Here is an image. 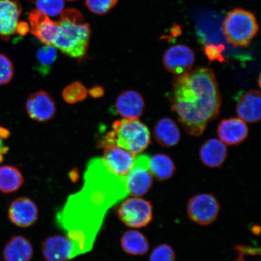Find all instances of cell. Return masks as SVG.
<instances>
[{"mask_svg":"<svg viewBox=\"0 0 261 261\" xmlns=\"http://www.w3.org/2000/svg\"><path fill=\"white\" fill-rule=\"evenodd\" d=\"M125 177L112 174L101 158L91 159L81 190L70 196L56 216L73 246V259L92 249L108 211L128 196Z\"/></svg>","mask_w":261,"mask_h":261,"instance_id":"obj_1","label":"cell"},{"mask_svg":"<svg viewBox=\"0 0 261 261\" xmlns=\"http://www.w3.org/2000/svg\"><path fill=\"white\" fill-rule=\"evenodd\" d=\"M170 100L172 110L186 132L201 136L208 123L218 116L221 106L214 71L198 68L178 75L173 83Z\"/></svg>","mask_w":261,"mask_h":261,"instance_id":"obj_2","label":"cell"},{"mask_svg":"<svg viewBox=\"0 0 261 261\" xmlns=\"http://www.w3.org/2000/svg\"><path fill=\"white\" fill-rule=\"evenodd\" d=\"M58 32L53 46L68 57L81 59L86 55L91 35L90 25L74 9L64 10L57 21Z\"/></svg>","mask_w":261,"mask_h":261,"instance_id":"obj_3","label":"cell"},{"mask_svg":"<svg viewBox=\"0 0 261 261\" xmlns=\"http://www.w3.org/2000/svg\"><path fill=\"white\" fill-rule=\"evenodd\" d=\"M151 143L149 130L138 119H123L113 124L112 130L108 132L99 146L101 148L117 145L132 154H140Z\"/></svg>","mask_w":261,"mask_h":261,"instance_id":"obj_4","label":"cell"},{"mask_svg":"<svg viewBox=\"0 0 261 261\" xmlns=\"http://www.w3.org/2000/svg\"><path fill=\"white\" fill-rule=\"evenodd\" d=\"M222 29L228 43L236 47H246L256 37L259 25L253 13L238 8L228 12Z\"/></svg>","mask_w":261,"mask_h":261,"instance_id":"obj_5","label":"cell"},{"mask_svg":"<svg viewBox=\"0 0 261 261\" xmlns=\"http://www.w3.org/2000/svg\"><path fill=\"white\" fill-rule=\"evenodd\" d=\"M119 220L125 226L142 228L148 226L153 218L151 202L139 197L125 199L117 210Z\"/></svg>","mask_w":261,"mask_h":261,"instance_id":"obj_6","label":"cell"},{"mask_svg":"<svg viewBox=\"0 0 261 261\" xmlns=\"http://www.w3.org/2000/svg\"><path fill=\"white\" fill-rule=\"evenodd\" d=\"M149 159L145 154L136 156L132 168L125 177L128 195L139 197L151 189L153 179L149 171Z\"/></svg>","mask_w":261,"mask_h":261,"instance_id":"obj_7","label":"cell"},{"mask_svg":"<svg viewBox=\"0 0 261 261\" xmlns=\"http://www.w3.org/2000/svg\"><path fill=\"white\" fill-rule=\"evenodd\" d=\"M220 205L217 199L210 194L195 195L189 200L187 212L189 218L201 226H208L216 221Z\"/></svg>","mask_w":261,"mask_h":261,"instance_id":"obj_8","label":"cell"},{"mask_svg":"<svg viewBox=\"0 0 261 261\" xmlns=\"http://www.w3.org/2000/svg\"><path fill=\"white\" fill-rule=\"evenodd\" d=\"M163 63L169 72L180 75L191 70L195 63V54L187 45H175L166 51Z\"/></svg>","mask_w":261,"mask_h":261,"instance_id":"obj_9","label":"cell"},{"mask_svg":"<svg viewBox=\"0 0 261 261\" xmlns=\"http://www.w3.org/2000/svg\"><path fill=\"white\" fill-rule=\"evenodd\" d=\"M25 109L31 119L40 122L51 120L57 112L53 98L43 90L36 91L29 96L26 101Z\"/></svg>","mask_w":261,"mask_h":261,"instance_id":"obj_10","label":"cell"},{"mask_svg":"<svg viewBox=\"0 0 261 261\" xmlns=\"http://www.w3.org/2000/svg\"><path fill=\"white\" fill-rule=\"evenodd\" d=\"M136 155L117 145L104 148L102 161L112 174L119 177H125L132 168Z\"/></svg>","mask_w":261,"mask_h":261,"instance_id":"obj_11","label":"cell"},{"mask_svg":"<svg viewBox=\"0 0 261 261\" xmlns=\"http://www.w3.org/2000/svg\"><path fill=\"white\" fill-rule=\"evenodd\" d=\"M38 208L30 198L20 197L15 199L9 205L8 217L15 226L28 228L34 225L38 219Z\"/></svg>","mask_w":261,"mask_h":261,"instance_id":"obj_12","label":"cell"},{"mask_svg":"<svg viewBox=\"0 0 261 261\" xmlns=\"http://www.w3.org/2000/svg\"><path fill=\"white\" fill-rule=\"evenodd\" d=\"M145 107L141 94L138 91L126 90L117 97L112 111L125 119H138L144 112Z\"/></svg>","mask_w":261,"mask_h":261,"instance_id":"obj_13","label":"cell"},{"mask_svg":"<svg viewBox=\"0 0 261 261\" xmlns=\"http://www.w3.org/2000/svg\"><path fill=\"white\" fill-rule=\"evenodd\" d=\"M41 252L47 261H70L73 259L72 243L67 236L55 234L42 241Z\"/></svg>","mask_w":261,"mask_h":261,"instance_id":"obj_14","label":"cell"},{"mask_svg":"<svg viewBox=\"0 0 261 261\" xmlns=\"http://www.w3.org/2000/svg\"><path fill=\"white\" fill-rule=\"evenodd\" d=\"M22 12L17 0H0V37L8 41L16 34V27Z\"/></svg>","mask_w":261,"mask_h":261,"instance_id":"obj_15","label":"cell"},{"mask_svg":"<svg viewBox=\"0 0 261 261\" xmlns=\"http://www.w3.org/2000/svg\"><path fill=\"white\" fill-rule=\"evenodd\" d=\"M31 32L45 45H52L58 32L57 22H54L46 15L34 10L29 15Z\"/></svg>","mask_w":261,"mask_h":261,"instance_id":"obj_16","label":"cell"},{"mask_svg":"<svg viewBox=\"0 0 261 261\" xmlns=\"http://www.w3.org/2000/svg\"><path fill=\"white\" fill-rule=\"evenodd\" d=\"M261 97L259 91L250 90L238 96L237 112L241 119L250 123L260 119Z\"/></svg>","mask_w":261,"mask_h":261,"instance_id":"obj_17","label":"cell"},{"mask_svg":"<svg viewBox=\"0 0 261 261\" xmlns=\"http://www.w3.org/2000/svg\"><path fill=\"white\" fill-rule=\"evenodd\" d=\"M249 129L244 120L229 118L221 120L218 127V135L221 141L228 145L240 144L247 138Z\"/></svg>","mask_w":261,"mask_h":261,"instance_id":"obj_18","label":"cell"},{"mask_svg":"<svg viewBox=\"0 0 261 261\" xmlns=\"http://www.w3.org/2000/svg\"><path fill=\"white\" fill-rule=\"evenodd\" d=\"M3 256L5 261H31L34 256V249L28 238L16 236L6 244Z\"/></svg>","mask_w":261,"mask_h":261,"instance_id":"obj_19","label":"cell"},{"mask_svg":"<svg viewBox=\"0 0 261 261\" xmlns=\"http://www.w3.org/2000/svg\"><path fill=\"white\" fill-rule=\"evenodd\" d=\"M227 156L226 144L216 139L208 140L200 150L201 161L210 168L220 167L226 161Z\"/></svg>","mask_w":261,"mask_h":261,"instance_id":"obj_20","label":"cell"},{"mask_svg":"<svg viewBox=\"0 0 261 261\" xmlns=\"http://www.w3.org/2000/svg\"><path fill=\"white\" fill-rule=\"evenodd\" d=\"M154 136L160 145L169 148L177 145L179 142L180 132L174 120L165 117L156 123Z\"/></svg>","mask_w":261,"mask_h":261,"instance_id":"obj_21","label":"cell"},{"mask_svg":"<svg viewBox=\"0 0 261 261\" xmlns=\"http://www.w3.org/2000/svg\"><path fill=\"white\" fill-rule=\"evenodd\" d=\"M120 245L124 252L133 256L144 255L149 249L147 238L136 230L126 231L120 239Z\"/></svg>","mask_w":261,"mask_h":261,"instance_id":"obj_22","label":"cell"},{"mask_svg":"<svg viewBox=\"0 0 261 261\" xmlns=\"http://www.w3.org/2000/svg\"><path fill=\"white\" fill-rule=\"evenodd\" d=\"M24 184V178L18 168L12 165L0 166V191L3 194L13 193Z\"/></svg>","mask_w":261,"mask_h":261,"instance_id":"obj_23","label":"cell"},{"mask_svg":"<svg viewBox=\"0 0 261 261\" xmlns=\"http://www.w3.org/2000/svg\"><path fill=\"white\" fill-rule=\"evenodd\" d=\"M149 171L158 180L165 181L174 175L175 166L168 155L158 154L149 159Z\"/></svg>","mask_w":261,"mask_h":261,"instance_id":"obj_24","label":"cell"},{"mask_svg":"<svg viewBox=\"0 0 261 261\" xmlns=\"http://www.w3.org/2000/svg\"><path fill=\"white\" fill-rule=\"evenodd\" d=\"M58 57L57 48L53 45H45L41 47L37 53V63L35 69L42 76H46L50 73Z\"/></svg>","mask_w":261,"mask_h":261,"instance_id":"obj_25","label":"cell"},{"mask_svg":"<svg viewBox=\"0 0 261 261\" xmlns=\"http://www.w3.org/2000/svg\"><path fill=\"white\" fill-rule=\"evenodd\" d=\"M88 90L80 82L76 81L68 85L63 91L64 100L68 103L83 102L88 96Z\"/></svg>","mask_w":261,"mask_h":261,"instance_id":"obj_26","label":"cell"},{"mask_svg":"<svg viewBox=\"0 0 261 261\" xmlns=\"http://www.w3.org/2000/svg\"><path fill=\"white\" fill-rule=\"evenodd\" d=\"M38 11L47 16H56L64 11V0H36Z\"/></svg>","mask_w":261,"mask_h":261,"instance_id":"obj_27","label":"cell"},{"mask_svg":"<svg viewBox=\"0 0 261 261\" xmlns=\"http://www.w3.org/2000/svg\"><path fill=\"white\" fill-rule=\"evenodd\" d=\"M174 249L167 244H161L152 250L149 261H175Z\"/></svg>","mask_w":261,"mask_h":261,"instance_id":"obj_28","label":"cell"},{"mask_svg":"<svg viewBox=\"0 0 261 261\" xmlns=\"http://www.w3.org/2000/svg\"><path fill=\"white\" fill-rule=\"evenodd\" d=\"M118 0H86V5L94 14L103 15L117 5Z\"/></svg>","mask_w":261,"mask_h":261,"instance_id":"obj_29","label":"cell"},{"mask_svg":"<svg viewBox=\"0 0 261 261\" xmlns=\"http://www.w3.org/2000/svg\"><path fill=\"white\" fill-rule=\"evenodd\" d=\"M14 67L6 55L0 54V86L8 84L14 76Z\"/></svg>","mask_w":261,"mask_h":261,"instance_id":"obj_30","label":"cell"},{"mask_svg":"<svg viewBox=\"0 0 261 261\" xmlns=\"http://www.w3.org/2000/svg\"><path fill=\"white\" fill-rule=\"evenodd\" d=\"M226 50L223 44H207L205 45L204 52L211 61H218L221 63L227 62L223 55L224 51Z\"/></svg>","mask_w":261,"mask_h":261,"instance_id":"obj_31","label":"cell"},{"mask_svg":"<svg viewBox=\"0 0 261 261\" xmlns=\"http://www.w3.org/2000/svg\"><path fill=\"white\" fill-rule=\"evenodd\" d=\"M30 31V28L27 22L24 21L19 22L16 27V34L24 36Z\"/></svg>","mask_w":261,"mask_h":261,"instance_id":"obj_32","label":"cell"},{"mask_svg":"<svg viewBox=\"0 0 261 261\" xmlns=\"http://www.w3.org/2000/svg\"><path fill=\"white\" fill-rule=\"evenodd\" d=\"M89 93L91 96L94 98L102 97L104 94L103 88L98 86L93 87L89 91Z\"/></svg>","mask_w":261,"mask_h":261,"instance_id":"obj_33","label":"cell"},{"mask_svg":"<svg viewBox=\"0 0 261 261\" xmlns=\"http://www.w3.org/2000/svg\"><path fill=\"white\" fill-rule=\"evenodd\" d=\"M9 151V148L4 144L3 139L0 138V163L3 162L5 155L7 154Z\"/></svg>","mask_w":261,"mask_h":261,"instance_id":"obj_34","label":"cell"},{"mask_svg":"<svg viewBox=\"0 0 261 261\" xmlns=\"http://www.w3.org/2000/svg\"><path fill=\"white\" fill-rule=\"evenodd\" d=\"M79 170L77 169H73L68 173V177H69L71 182H75L80 178Z\"/></svg>","mask_w":261,"mask_h":261,"instance_id":"obj_35","label":"cell"},{"mask_svg":"<svg viewBox=\"0 0 261 261\" xmlns=\"http://www.w3.org/2000/svg\"><path fill=\"white\" fill-rule=\"evenodd\" d=\"M11 135L9 130L4 128V127L0 126V138L3 140L7 139Z\"/></svg>","mask_w":261,"mask_h":261,"instance_id":"obj_36","label":"cell"},{"mask_svg":"<svg viewBox=\"0 0 261 261\" xmlns=\"http://www.w3.org/2000/svg\"><path fill=\"white\" fill-rule=\"evenodd\" d=\"M172 34L174 36H178L181 34L180 28L178 25H175L171 29Z\"/></svg>","mask_w":261,"mask_h":261,"instance_id":"obj_37","label":"cell"},{"mask_svg":"<svg viewBox=\"0 0 261 261\" xmlns=\"http://www.w3.org/2000/svg\"><path fill=\"white\" fill-rule=\"evenodd\" d=\"M236 261H246L243 259V257L241 255L239 256V257Z\"/></svg>","mask_w":261,"mask_h":261,"instance_id":"obj_38","label":"cell"},{"mask_svg":"<svg viewBox=\"0 0 261 261\" xmlns=\"http://www.w3.org/2000/svg\"><path fill=\"white\" fill-rule=\"evenodd\" d=\"M68 1H74V0H68Z\"/></svg>","mask_w":261,"mask_h":261,"instance_id":"obj_39","label":"cell"}]
</instances>
